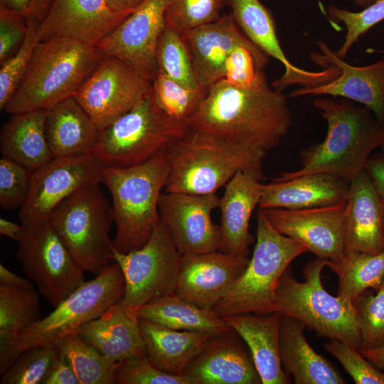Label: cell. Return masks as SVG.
<instances>
[{
  "label": "cell",
  "mask_w": 384,
  "mask_h": 384,
  "mask_svg": "<svg viewBox=\"0 0 384 384\" xmlns=\"http://www.w3.org/2000/svg\"><path fill=\"white\" fill-rule=\"evenodd\" d=\"M327 266L338 277V296L353 303L366 290L380 288L384 278V251L347 252L338 260H328Z\"/></svg>",
  "instance_id": "cell-34"
},
{
  "label": "cell",
  "mask_w": 384,
  "mask_h": 384,
  "mask_svg": "<svg viewBox=\"0 0 384 384\" xmlns=\"http://www.w3.org/2000/svg\"><path fill=\"white\" fill-rule=\"evenodd\" d=\"M73 367L80 384H114L115 363L85 343L77 332L63 338L58 344Z\"/></svg>",
  "instance_id": "cell-36"
},
{
  "label": "cell",
  "mask_w": 384,
  "mask_h": 384,
  "mask_svg": "<svg viewBox=\"0 0 384 384\" xmlns=\"http://www.w3.org/2000/svg\"><path fill=\"white\" fill-rule=\"evenodd\" d=\"M154 101L163 114L175 124L189 129L206 91L187 87L158 72L151 82Z\"/></svg>",
  "instance_id": "cell-35"
},
{
  "label": "cell",
  "mask_w": 384,
  "mask_h": 384,
  "mask_svg": "<svg viewBox=\"0 0 384 384\" xmlns=\"http://www.w3.org/2000/svg\"><path fill=\"white\" fill-rule=\"evenodd\" d=\"M215 193L196 195L178 192L161 193L159 210L182 255L219 250L220 225L214 224L211 213L218 208Z\"/></svg>",
  "instance_id": "cell-17"
},
{
  "label": "cell",
  "mask_w": 384,
  "mask_h": 384,
  "mask_svg": "<svg viewBox=\"0 0 384 384\" xmlns=\"http://www.w3.org/2000/svg\"><path fill=\"white\" fill-rule=\"evenodd\" d=\"M77 333L85 343L115 363L146 354L138 309L125 305L122 299L82 326Z\"/></svg>",
  "instance_id": "cell-24"
},
{
  "label": "cell",
  "mask_w": 384,
  "mask_h": 384,
  "mask_svg": "<svg viewBox=\"0 0 384 384\" xmlns=\"http://www.w3.org/2000/svg\"><path fill=\"white\" fill-rule=\"evenodd\" d=\"M358 351L372 364L384 371V343L373 348L361 346Z\"/></svg>",
  "instance_id": "cell-53"
},
{
  "label": "cell",
  "mask_w": 384,
  "mask_h": 384,
  "mask_svg": "<svg viewBox=\"0 0 384 384\" xmlns=\"http://www.w3.org/2000/svg\"><path fill=\"white\" fill-rule=\"evenodd\" d=\"M40 319L34 288L0 285V333L18 336Z\"/></svg>",
  "instance_id": "cell-38"
},
{
  "label": "cell",
  "mask_w": 384,
  "mask_h": 384,
  "mask_svg": "<svg viewBox=\"0 0 384 384\" xmlns=\"http://www.w3.org/2000/svg\"><path fill=\"white\" fill-rule=\"evenodd\" d=\"M314 106L326 121L325 139L302 150L301 169L281 173L273 180L325 173L351 182L383 144L384 125L368 107L346 98L318 97Z\"/></svg>",
  "instance_id": "cell-2"
},
{
  "label": "cell",
  "mask_w": 384,
  "mask_h": 384,
  "mask_svg": "<svg viewBox=\"0 0 384 384\" xmlns=\"http://www.w3.org/2000/svg\"><path fill=\"white\" fill-rule=\"evenodd\" d=\"M282 317L278 311L265 316L246 313L222 317L247 345L262 384L290 383L279 355Z\"/></svg>",
  "instance_id": "cell-28"
},
{
  "label": "cell",
  "mask_w": 384,
  "mask_h": 384,
  "mask_svg": "<svg viewBox=\"0 0 384 384\" xmlns=\"http://www.w3.org/2000/svg\"><path fill=\"white\" fill-rule=\"evenodd\" d=\"M18 336L0 333V374L5 373L20 357L22 353L17 349Z\"/></svg>",
  "instance_id": "cell-50"
},
{
  "label": "cell",
  "mask_w": 384,
  "mask_h": 384,
  "mask_svg": "<svg viewBox=\"0 0 384 384\" xmlns=\"http://www.w3.org/2000/svg\"><path fill=\"white\" fill-rule=\"evenodd\" d=\"M100 132L74 97L47 110L46 134L53 157L91 154Z\"/></svg>",
  "instance_id": "cell-30"
},
{
  "label": "cell",
  "mask_w": 384,
  "mask_h": 384,
  "mask_svg": "<svg viewBox=\"0 0 384 384\" xmlns=\"http://www.w3.org/2000/svg\"><path fill=\"white\" fill-rule=\"evenodd\" d=\"M325 350L343 366L356 384H384V371L377 369L358 348L331 338L324 343Z\"/></svg>",
  "instance_id": "cell-46"
},
{
  "label": "cell",
  "mask_w": 384,
  "mask_h": 384,
  "mask_svg": "<svg viewBox=\"0 0 384 384\" xmlns=\"http://www.w3.org/2000/svg\"><path fill=\"white\" fill-rule=\"evenodd\" d=\"M182 35L191 54L197 84L204 91L223 79L225 60L234 48L253 43L231 12Z\"/></svg>",
  "instance_id": "cell-23"
},
{
  "label": "cell",
  "mask_w": 384,
  "mask_h": 384,
  "mask_svg": "<svg viewBox=\"0 0 384 384\" xmlns=\"http://www.w3.org/2000/svg\"><path fill=\"white\" fill-rule=\"evenodd\" d=\"M327 262L318 257L307 262L302 269L304 282L297 281L288 267L276 288V311L300 321L322 336L358 348L362 341L353 303L330 294L321 283Z\"/></svg>",
  "instance_id": "cell-7"
},
{
  "label": "cell",
  "mask_w": 384,
  "mask_h": 384,
  "mask_svg": "<svg viewBox=\"0 0 384 384\" xmlns=\"http://www.w3.org/2000/svg\"><path fill=\"white\" fill-rule=\"evenodd\" d=\"M249 257L219 250L182 255L176 294L212 310L244 272Z\"/></svg>",
  "instance_id": "cell-20"
},
{
  "label": "cell",
  "mask_w": 384,
  "mask_h": 384,
  "mask_svg": "<svg viewBox=\"0 0 384 384\" xmlns=\"http://www.w3.org/2000/svg\"><path fill=\"white\" fill-rule=\"evenodd\" d=\"M23 225L0 218V234L16 241L18 233L22 229Z\"/></svg>",
  "instance_id": "cell-56"
},
{
  "label": "cell",
  "mask_w": 384,
  "mask_h": 384,
  "mask_svg": "<svg viewBox=\"0 0 384 384\" xmlns=\"http://www.w3.org/2000/svg\"><path fill=\"white\" fill-rule=\"evenodd\" d=\"M151 82L130 65L105 55L73 97L101 131L134 107Z\"/></svg>",
  "instance_id": "cell-14"
},
{
  "label": "cell",
  "mask_w": 384,
  "mask_h": 384,
  "mask_svg": "<svg viewBox=\"0 0 384 384\" xmlns=\"http://www.w3.org/2000/svg\"><path fill=\"white\" fill-rule=\"evenodd\" d=\"M146 354L158 368L182 375L206 342L219 333L210 331H178L140 319ZM223 334V333H222Z\"/></svg>",
  "instance_id": "cell-31"
},
{
  "label": "cell",
  "mask_w": 384,
  "mask_h": 384,
  "mask_svg": "<svg viewBox=\"0 0 384 384\" xmlns=\"http://www.w3.org/2000/svg\"><path fill=\"white\" fill-rule=\"evenodd\" d=\"M169 166L167 192L216 193L238 171L261 180L262 151L191 128L164 151Z\"/></svg>",
  "instance_id": "cell-3"
},
{
  "label": "cell",
  "mask_w": 384,
  "mask_h": 384,
  "mask_svg": "<svg viewBox=\"0 0 384 384\" xmlns=\"http://www.w3.org/2000/svg\"><path fill=\"white\" fill-rule=\"evenodd\" d=\"M189 129L175 124L163 114L150 87L134 107L100 132L91 154L104 166L141 164L165 151Z\"/></svg>",
  "instance_id": "cell-8"
},
{
  "label": "cell",
  "mask_w": 384,
  "mask_h": 384,
  "mask_svg": "<svg viewBox=\"0 0 384 384\" xmlns=\"http://www.w3.org/2000/svg\"><path fill=\"white\" fill-rule=\"evenodd\" d=\"M316 43L321 53H311V60L324 68L335 67L341 74L327 83L294 90L288 97L330 95L346 98L368 107L384 125V57L368 65L355 66L338 57L325 42Z\"/></svg>",
  "instance_id": "cell-19"
},
{
  "label": "cell",
  "mask_w": 384,
  "mask_h": 384,
  "mask_svg": "<svg viewBox=\"0 0 384 384\" xmlns=\"http://www.w3.org/2000/svg\"><path fill=\"white\" fill-rule=\"evenodd\" d=\"M59 353L58 345L38 346L23 351L1 375V384H43Z\"/></svg>",
  "instance_id": "cell-40"
},
{
  "label": "cell",
  "mask_w": 384,
  "mask_h": 384,
  "mask_svg": "<svg viewBox=\"0 0 384 384\" xmlns=\"http://www.w3.org/2000/svg\"><path fill=\"white\" fill-rule=\"evenodd\" d=\"M350 182L325 173H313L263 184L259 208L305 209L333 206L347 199Z\"/></svg>",
  "instance_id": "cell-27"
},
{
  "label": "cell",
  "mask_w": 384,
  "mask_h": 384,
  "mask_svg": "<svg viewBox=\"0 0 384 384\" xmlns=\"http://www.w3.org/2000/svg\"><path fill=\"white\" fill-rule=\"evenodd\" d=\"M23 14L0 5V63L21 45L27 31Z\"/></svg>",
  "instance_id": "cell-48"
},
{
  "label": "cell",
  "mask_w": 384,
  "mask_h": 384,
  "mask_svg": "<svg viewBox=\"0 0 384 384\" xmlns=\"http://www.w3.org/2000/svg\"><path fill=\"white\" fill-rule=\"evenodd\" d=\"M365 171L384 203V152L371 155Z\"/></svg>",
  "instance_id": "cell-51"
},
{
  "label": "cell",
  "mask_w": 384,
  "mask_h": 384,
  "mask_svg": "<svg viewBox=\"0 0 384 384\" xmlns=\"http://www.w3.org/2000/svg\"><path fill=\"white\" fill-rule=\"evenodd\" d=\"M53 0H30L28 18L40 23L46 15Z\"/></svg>",
  "instance_id": "cell-55"
},
{
  "label": "cell",
  "mask_w": 384,
  "mask_h": 384,
  "mask_svg": "<svg viewBox=\"0 0 384 384\" xmlns=\"http://www.w3.org/2000/svg\"><path fill=\"white\" fill-rule=\"evenodd\" d=\"M32 171L20 164L2 157L0 159V206L6 210L20 208L30 187Z\"/></svg>",
  "instance_id": "cell-47"
},
{
  "label": "cell",
  "mask_w": 384,
  "mask_h": 384,
  "mask_svg": "<svg viewBox=\"0 0 384 384\" xmlns=\"http://www.w3.org/2000/svg\"><path fill=\"white\" fill-rule=\"evenodd\" d=\"M138 316L140 319L178 331H210L222 334L232 330L212 310L200 308L176 294L140 307Z\"/></svg>",
  "instance_id": "cell-33"
},
{
  "label": "cell",
  "mask_w": 384,
  "mask_h": 384,
  "mask_svg": "<svg viewBox=\"0 0 384 384\" xmlns=\"http://www.w3.org/2000/svg\"><path fill=\"white\" fill-rule=\"evenodd\" d=\"M327 14L330 20L341 22L346 28L343 44L334 51L338 57L344 58L363 34L384 20V0H378L358 12L331 5L327 9Z\"/></svg>",
  "instance_id": "cell-44"
},
{
  "label": "cell",
  "mask_w": 384,
  "mask_h": 384,
  "mask_svg": "<svg viewBox=\"0 0 384 384\" xmlns=\"http://www.w3.org/2000/svg\"><path fill=\"white\" fill-rule=\"evenodd\" d=\"M169 0H144L96 46L105 55L117 58L152 81L157 75L156 51L166 25Z\"/></svg>",
  "instance_id": "cell-16"
},
{
  "label": "cell",
  "mask_w": 384,
  "mask_h": 384,
  "mask_svg": "<svg viewBox=\"0 0 384 384\" xmlns=\"http://www.w3.org/2000/svg\"><path fill=\"white\" fill-rule=\"evenodd\" d=\"M99 185L64 200L50 219L76 263L95 276L113 260L114 252L110 238L114 223L112 206Z\"/></svg>",
  "instance_id": "cell-9"
},
{
  "label": "cell",
  "mask_w": 384,
  "mask_h": 384,
  "mask_svg": "<svg viewBox=\"0 0 384 384\" xmlns=\"http://www.w3.org/2000/svg\"><path fill=\"white\" fill-rule=\"evenodd\" d=\"M109 9L117 14H131L144 0H105Z\"/></svg>",
  "instance_id": "cell-54"
},
{
  "label": "cell",
  "mask_w": 384,
  "mask_h": 384,
  "mask_svg": "<svg viewBox=\"0 0 384 384\" xmlns=\"http://www.w3.org/2000/svg\"><path fill=\"white\" fill-rule=\"evenodd\" d=\"M225 5L230 8L236 23L244 34L284 67L283 75L272 84L274 89L283 92L293 85L314 87L339 76L340 70L333 66L321 71H309L292 64L280 45L273 13L260 0H225Z\"/></svg>",
  "instance_id": "cell-18"
},
{
  "label": "cell",
  "mask_w": 384,
  "mask_h": 384,
  "mask_svg": "<svg viewBox=\"0 0 384 384\" xmlns=\"http://www.w3.org/2000/svg\"><path fill=\"white\" fill-rule=\"evenodd\" d=\"M342 1H347L355 3L357 6L361 7V8H367L369 6L374 4L375 1L378 0H342Z\"/></svg>",
  "instance_id": "cell-58"
},
{
  "label": "cell",
  "mask_w": 384,
  "mask_h": 384,
  "mask_svg": "<svg viewBox=\"0 0 384 384\" xmlns=\"http://www.w3.org/2000/svg\"><path fill=\"white\" fill-rule=\"evenodd\" d=\"M232 331L206 342L182 374L189 384L262 383L251 355Z\"/></svg>",
  "instance_id": "cell-22"
},
{
  "label": "cell",
  "mask_w": 384,
  "mask_h": 384,
  "mask_svg": "<svg viewBox=\"0 0 384 384\" xmlns=\"http://www.w3.org/2000/svg\"><path fill=\"white\" fill-rule=\"evenodd\" d=\"M270 56L254 43L237 46L227 58L223 79L239 88H250L265 75Z\"/></svg>",
  "instance_id": "cell-39"
},
{
  "label": "cell",
  "mask_w": 384,
  "mask_h": 384,
  "mask_svg": "<svg viewBox=\"0 0 384 384\" xmlns=\"http://www.w3.org/2000/svg\"><path fill=\"white\" fill-rule=\"evenodd\" d=\"M287 97L266 75L250 88L220 79L206 91L191 127L264 153L277 147L292 125Z\"/></svg>",
  "instance_id": "cell-1"
},
{
  "label": "cell",
  "mask_w": 384,
  "mask_h": 384,
  "mask_svg": "<svg viewBox=\"0 0 384 384\" xmlns=\"http://www.w3.org/2000/svg\"><path fill=\"white\" fill-rule=\"evenodd\" d=\"M257 239L242 274L212 311L220 317L276 311V288L291 262L308 251L302 243L277 231L258 210Z\"/></svg>",
  "instance_id": "cell-6"
},
{
  "label": "cell",
  "mask_w": 384,
  "mask_h": 384,
  "mask_svg": "<svg viewBox=\"0 0 384 384\" xmlns=\"http://www.w3.org/2000/svg\"><path fill=\"white\" fill-rule=\"evenodd\" d=\"M380 147H381V149H382V151L384 152V141H383V144L381 145Z\"/></svg>",
  "instance_id": "cell-59"
},
{
  "label": "cell",
  "mask_w": 384,
  "mask_h": 384,
  "mask_svg": "<svg viewBox=\"0 0 384 384\" xmlns=\"http://www.w3.org/2000/svg\"><path fill=\"white\" fill-rule=\"evenodd\" d=\"M102 183L112 197L114 250L128 253L142 247L161 223L159 200L169 166L165 152L129 167L103 168Z\"/></svg>",
  "instance_id": "cell-5"
},
{
  "label": "cell",
  "mask_w": 384,
  "mask_h": 384,
  "mask_svg": "<svg viewBox=\"0 0 384 384\" xmlns=\"http://www.w3.org/2000/svg\"><path fill=\"white\" fill-rule=\"evenodd\" d=\"M262 186L260 180L243 171H238L225 185L218 206L221 213L219 251L249 256V247L254 242L250 220L259 205Z\"/></svg>",
  "instance_id": "cell-25"
},
{
  "label": "cell",
  "mask_w": 384,
  "mask_h": 384,
  "mask_svg": "<svg viewBox=\"0 0 384 384\" xmlns=\"http://www.w3.org/2000/svg\"><path fill=\"white\" fill-rule=\"evenodd\" d=\"M305 324L283 315L279 329L282 364L296 384H343L345 380L324 357L318 354L304 335Z\"/></svg>",
  "instance_id": "cell-29"
},
{
  "label": "cell",
  "mask_w": 384,
  "mask_h": 384,
  "mask_svg": "<svg viewBox=\"0 0 384 384\" xmlns=\"http://www.w3.org/2000/svg\"><path fill=\"white\" fill-rule=\"evenodd\" d=\"M124 289L119 265L115 262L109 264L92 279L81 284L48 316L23 331L17 338V349L23 353L38 346L57 345L122 299Z\"/></svg>",
  "instance_id": "cell-10"
},
{
  "label": "cell",
  "mask_w": 384,
  "mask_h": 384,
  "mask_svg": "<svg viewBox=\"0 0 384 384\" xmlns=\"http://www.w3.org/2000/svg\"><path fill=\"white\" fill-rule=\"evenodd\" d=\"M181 257L169 228L162 221L139 249L128 253L114 250L113 260L119 265L124 278L122 302L139 309L175 294Z\"/></svg>",
  "instance_id": "cell-11"
},
{
  "label": "cell",
  "mask_w": 384,
  "mask_h": 384,
  "mask_svg": "<svg viewBox=\"0 0 384 384\" xmlns=\"http://www.w3.org/2000/svg\"><path fill=\"white\" fill-rule=\"evenodd\" d=\"M103 168L91 154L53 157L32 172L27 196L19 208L21 225L31 227L49 222L55 208L64 200L102 183Z\"/></svg>",
  "instance_id": "cell-13"
},
{
  "label": "cell",
  "mask_w": 384,
  "mask_h": 384,
  "mask_svg": "<svg viewBox=\"0 0 384 384\" xmlns=\"http://www.w3.org/2000/svg\"><path fill=\"white\" fill-rule=\"evenodd\" d=\"M47 110H36L11 117L2 126L0 151L33 172L50 161L53 154L46 134Z\"/></svg>",
  "instance_id": "cell-32"
},
{
  "label": "cell",
  "mask_w": 384,
  "mask_h": 384,
  "mask_svg": "<svg viewBox=\"0 0 384 384\" xmlns=\"http://www.w3.org/2000/svg\"><path fill=\"white\" fill-rule=\"evenodd\" d=\"M384 251V203L365 169L349 183L345 253Z\"/></svg>",
  "instance_id": "cell-26"
},
{
  "label": "cell",
  "mask_w": 384,
  "mask_h": 384,
  "mask_svg": "<svg viewBox=\"0 0 384 384\" xmlns=\"http://www.w3.org/2000/svg\"><path fill=\"white\" fill-rule=\"evenodd\" d=\"M0 5L28 17L30 0H0Z\"/></svg>",
  "instance_id": "cell-57"
},
{
  "label": "cell",
  "mask_w": 384,
  "mask_h": 384,
  "mask_svg": "<svg viewBox=\"0 0 384 384\" xmlns=\"http://www.w3.org/2000/svg\"><path fill=\"white\" fill-rule=\"evenodd\" d=\"M38 22L27 18V31L25 38L13 55L1 64L0 69V110L4 109L28 67L35 46L38 43Z\"/></svg>",
  "instance_id": "cell-43"
},
{
  "label": "cell",
  "mask_w": 384,
  "mask_h": 384,
  "mask_svg": "<svg viewBox=\"0 0 384 384\" xmlns=\"http://www.w3.org/2000/svg\"><path fill=\"white\" fill-rule=\"evenodd\" d=\"M362 346L373 348L384 343V278L374 294L370 289L360 294L353 302Z\"/></svg>",
  "instance_id": "cell-42"
},
{
  "label": "cell",
  "mask_w": 384,
  "mask_h": 384,
  "mask_svg": "<svg viewBox=\"0 0 384 384\" xmlns=\"http://www.w3.org/2000/svg\"><path fill=\"white\" fill-rule=\"evenodd\" d=\"M104 56L97 46L71 38L38 42L4 110L10 114L48 110L73 97Z\"/></svg>",
  "instance_id": "cell-4"
},
{
  "label": "cell",
  "mask_w": 384,
  "mask_h": 384,
  "mask_svg": "<svg viewBox=\"0 0 384 384\" xmlns=\"http://www.w3.org/2000/svg\"><path fill=\"white\" fill-rule=\"evenodd\" d=\"M16 242V257L23 273L53 307L85 281V272L50 221L31 227L23 225Z\"/></svg>",
  "instance_id": "cell-12"
},
{
  "label": "cell",
  "mask_w": 384,
  "mask_h": 384,
  "mask_svg": "<svg viewBox=\"0 0 384 384\" xmlns=\"http://www.w3.org/2000/svg\"><path fill=\"white\" fill-rule=\"evenodd\" d=\"M0 285L34 288L28 279L14 273L1 263L0 264Z\"/></svg>",
  "instance_id": "cell-52"
},
{
  "label": "cell",
  "mask_w": 384,
  "mask_h": 384,
  "mask_svg": "<svg viewBox=\"0 0 384 384\" xmlns=\"http://www.w3.org/2000/svg\"><path fill=\"white\" fill-rule=\"evenodd\" d=\"M258 210L277 231L302 243L318 258L331 261L345 254L346 201L305 209Z\"/></svg>",
  "instance_id": "cell-15"
},
{
  "label": "cell",
  "mask_w": 384,
  "mask_h": 384,
  "mask_svg": "<svg viewBox=\"0 0 384 384\" xmlns=\"http://www.w3.org/2000/svg\"><path fill=\"white\" fill-rule=\"evenodd\" d=\"M156 59L158 72L187 87L201 90L196 80L191 54L182 33L166 23L158 41Z\"/></svg>",
  "instance_id": "cell-37"
},
{
  "label": "cell",
  "mask_w": 384,
  "mask_h": 384,
  "mask_svg": "<svg viewBox=\"0 0 384 384\" xmlns=\"http://www.w3.org/2000/svg\"><path fill=\"white\" fill-rule=\"evenodd\" d=\"M43 384H80L73 367L60 349Z\"/></svg>",
  "instance_id": "cell-49"
},
{
  "label": "cell",
  "mask_w": 384,
  "mask_h": 384,
  "mask_svg": "<svg viewBox=\"0 0 384 384\" xmlns=\"http://www.w3.org/2000/svg\"><path fill=\"white\" fill-rule=\"evenodd\" d=\"M129 15L112 11L105 0H53L38 23V42L67 38L96 46Z\"/></svg>",
  "instance_id": "cell-21"
},
{
  "label": "cell",
  "mask_w": 384,
  "mask_h": 384,
  "mask_svg": "<svg viewBox=\"0 0 384 384\" xmlns=\"http://www.w3.org/2000/svg\"><path fill=\"white\" fill-rule=\"evenodd\" d=\"M225 0H169L166 23L183 33L217 21Z\"/></svg>",
  "instance_id": "cell-41"
},
{
  "label": "cell",
  "mask_w": 384,
  "mask_h": 384,
  "mask_svg": "<svg viewBox=\"0 0 384 384\" xmlns=\"http://www.w3.org/2000/svg\"><path fill=\"white\" fill-rule=\"evenodd\" d=\"M114 378L117 384H189L183 375H171L161 370L146 354L120 362Z\"/></svg>",
  "instance_id": "cell-45"
}]
</instances>
